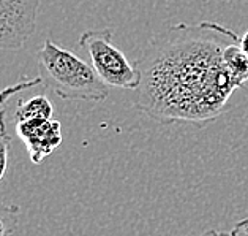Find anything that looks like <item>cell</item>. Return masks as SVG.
Instances as JSON below:
<instances>
[{
    "label": "cell",
    "instance_id": "cell-4",
    "mask_svg": "<svg viewBox=\"0 0 248 236\" xmlns=\"http://www.w3.org/2000/svg\"><path fill=\"white\" fill-rule=\"evenodd\" d=\"M40 0H0V50L17 51L37 27Z\"/></svg>",
    "mask_w": 248,
    "mask_h": 236
},
{
    "label": "cell",
    "instance_id": "cell-7",
    "mask_svg": "<svg viewBox=\"0 0 248 236\" xmlns=\"http://www.w3.org/2000/svg\"><path fill=\"white\" fill-rule=\"evenodd\" d=\"M21 208L0 202V236H11L19 225Z\"/></svg>",
    "mask_w": 248,
    "mask_h": 236
},
{
    "label": "cell",
    "instance_id": "cell-1",
    "mask_svg": "<svg viewBox=\"0 0 248 236\" xmlns=\"http://www.w3.org/2000/svg\"><path fill=\"white\" fill-rule=\"evenodd\" d=\"M240 37L218 22H180L149 41L136 60L141 84L135 106L161 124L202 127L221 116L244 87L228 65L226 51Z\"/></svg>",
    "mask_w": 248,
    "mask_h": 236
},
{
    "label": "cell",
    "instance_id": "cell-3",
    "mask_svg": "<svg viewBox=\"0 0 248 236\" xmlns=\"http://www.w3.org/2000/svg\"><path fill=\"white\" fill-rule=\"evenodd\" d=\"M112 38V29L86 30L79 38V46L89 54L92 67L108 86L136 90L142 80L141 71L136 62H131L114 45Z\"/></svg>",
    "mask_w": 248,
    "mask_h": 236
},
{
    "label": "cell",
    "instance_id": "cell-11",
    "mask_svg": "<svg viewBox=\"0 0 248 236\" xmlns=\"http://www.w3.org/2000/svg\"><path fill=\"white\" fill-rule=\"evenodd\" d=\"M240 48L244 50V52L247 54V57H248V30L240 37Z\"/></svg>",
    "mask_w": 248,
    "mask_h": 236
},
{
    "label": "cell",
    "instance_id": "cell-2",
    "mask_svg": "<svg viewBox=\"0 0 248 236\" xmlns=\"http://www.w3.org/2000/svg\"><path fill=\"white\" fill-rule=\"evenodd\" d=\"M38 71L45 86L63 100L103 101L109 95L92 65L49 38L38 51Z\"/></svg>",
    "mask_w": 248,
    "mask_h": 236
},
{
    "label": "cell",
    "instance_id": "cell-5",
    "mask_svg": "<svg viewBox=\"0 0 248 236\" xmlns=\"http://www.w3.org/2000/svg\"><path fill=\"white\" fill-rule=\"evenodd\" d=\"M16 133L35 165H40L62 144V127L56 119H33L16 124Z\"/></svg>",
    "mask_w": 248,
    "mask_h": 236
},
{
    "label": "cell",
    "instance_id": "cell-10",
    "mask_svg": "<svg viewBox=\"0 0 248 236\" xmlns=\"http://www.w3.org/2000/svg\"><path fill=\"white\" fill-rule=\"evenodd\" d=\"M198 236H231V232L225 233V232H218V230H207V232H204Z\"/></svg>",
    "mask_w": 248,
    "mask_h": 236
},
{
    "label": "cell",
    "instance_id": "cell-9",
    "mask_svg": "<svg viewBox=\"0 0 248 236\" xmlns=\"http://www.w3.org/2000/svg\"><path fill=\"white\" fill-rule=\"evenodd\" d=\"M231 236H248V219L240 220L237 225L232 228Z\"/></svg>",
    "mask_w": 248,
    "mask_h": 236
},
{
    "label": "cell",
    "instance_id": "cell-6",
    "mask_svg": "<svg viewBox=\"0 0 248 236\" xmlns=\"http://www.w3.org/2000/svg\"><path fill=\"white\" fill-rule=\"evenodd\" d=\"M52 116L54 106L49 99L45 94H37L19 100L16 111L13 113V120L16 124H21L33 119H52Z\"/></svg>",
    "mask_w": 248,
    "mask_h": 236
},
{
    "label": "cell",
    "instance_id": "cell-8",
    "mask_svg": "<svg viewBox=\"0 0 248 236\" xmlns=\"http://www.w3.org/2000/svg\"><path fill=\"white\" fill-rule=\"evenodd\" d=\"M11 148V136L7 130V111L0 110V181L8 170V155Z\"/></svg>",
    "mask_w": 248,
    "mask_h": 236
}]
</instances>
